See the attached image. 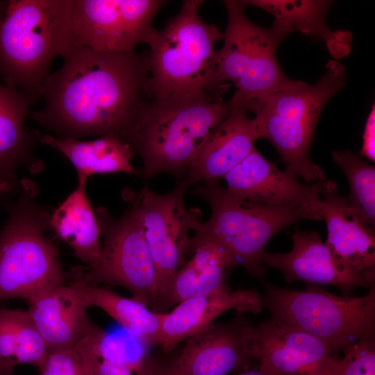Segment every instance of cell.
<instances>
[{
  "instance_id": "obj_2",
  "label": "cell",
  "mask_w": 375,
  "mask_h": 375,
  "mask_svg": "<svg viewBox=\"0 0 375 375\" xmlns=\"http://www.w3.org/2000/svg\"><path fill=\"white\" fill-rule=\"evenodd\" d=\"M201 0L183 1L179 12L161 30L155 29L145 57L147 99L203 97L223 101L230 85L216 76L215 44L223 33L199 14Z\"/></svg>"
},
{
  "instance_id": "obj_12",
  "label": "cell",
  "mask_w": 375,
  "mask_h": 375,
  "mask_svg": "<svg viewBox=\"0 0 375 375\" xmlns=\"http://www.w3.org/2000/svg\"><path fill=\"white\" fill-rule=\"evenodd\" d=\"M243 313L231 322L212 323L185 339L169 360L156 358L155 375H228L247 369L256 358V326Z\"/></svg>"
},
{
  "instance_id": "obj_6",
  "label": "cell",
  "mask_w": 375,
  "mask_h": 375,
  "mask_svg": "<svg viewBox=\"0 0 375 375\" xmlns=\"http://www.w3.org/2000/svg\"><path fill=\"white\" fill-rule=\"evenodd\" d=\"M17 191L0 232V303L12 299L28 303L69 278L57 249L45 235L51 215L37 201L38 188L31 180L22 178Z\"/></svg>"
},
{
  "instance_id": "obj_7",
  "label": "cell",
  "mask_w": 375,
  "mask_h": 375,
  "mask_svg": "<svg viewBox=\"0 0 375 375\" xmlns=\"http://www.w3.org/2000/svg\"><path fill=\"white\" fill-rule=\"evenodd\" d=\"M263 307L272 319L323 342L333 354L375 335V286L361 297L338 296L315 287L294 290L264 282Z\"/></svg>"
},
{
  "instance_id": "obj_14",
  "label": "cell",
  "mask_w": 375,
  "mask_h": 375,
  "mask_svg": "<svg viewBox=\"0 0 375 375\" xmlns=\"http://www.w3.org/2000/svg\"><path fill=\"white\" fill-rule=\"evenodd\" d=\"M222 178L228 194L235 199L289 210L321 209L325 181L302 183L254 148Z\"/></svg>"
},
{
  "instance_id": "obj_17",
  "label": "cell",
  "mask_w": 375,
  "mask_h": 375,
  "mask_svg": "<svg viewBox=\"0 0 375 375\" xmlns=\"http://www.w3.org/2000/svg\"><path fill=\"white\" fill-rule=\"evenodd\" d=\"M231 110L208 137L188 169L189 186L222 178L255 148L256 122L246 105L230 99Z\"/></svg>"
},
{
  "instance_id": "obj_32",
  "label": "cell",
  "mask_w": 375,
  "mask_h": 375,
  "mask_svg": "<svg viewBox=\"0 0 375 375\" xmlns=\"http://www.w3.org/2000/svg\"><path fill=\"white\" fill-rule=\"evenodd\" d=\"M236 375H273L260 367L253 369H244L243 372L238 373Z\"/></svg>"
},
{
  "instance_id": "obj_1",
  "label": "cell",
  "mask_w": 375,
  "mask_h": 375,
  "mask_svg": "<svg viewBox=\"0 0 375 375\" xmlns=\"http://www.w3.org/2000/svg\"><path fill=\"white\" fill-rule=\"evenodd\" d=\"M62 57V66L44 85L43 108L31 111V117L60 139L124 140L145 100V57L74 44Z\"/></svg>"
},
{
  "instance_id": "obj_26",
  "label": "cell",
  "mask_w": 375,
  "mask_h": 375,
  "mask_svg": "<svg viewBox=\"0 0 375 375\" xmlns=\"http://www.w3.org/2000/svg\"><path fill=\"white\" fill-rule=\"evenodd\" d=\"M69 280L77 283L88 308L103 310L147 347L157 345L164 312L153 311L133 297H124L108 288L87 285L71 275Z\"/></svg>"
},
{
  "instance_id": "obj_34",
  "label": "cell",
  "mask_w": 375,
  "mask_h": 375,
  "mask_svg": "<svg viewBox=\"0 0 375 375\" xmlns=\"http://www.w3.org/2000/svg\"><path fill=\"white\" fill-rule=\"evenodd\" d=\"M0 375H15V369L0 367Z\"/></svg>"
},
{
  "instance_id": "obj_13",
  "label": "cell",
  "mask_w": 375,
  "mask_h": 375,
  "mask_svg": "<svg viewBox=\"0 0 375 375\" xmlns=\"http://www.w3.org/2000/svg\"><path fill=\"white\" fill-rule=\"evenodd\" d=\"M227 11V25L223 33L222 48L217 51L216 76L223 85H235L241 77H255L280 68L276 50L290 33L278 22L269 28L251 22L243 1H223Z\"/></svg>"
},
{
  "instance_id": "obj_29",
  "label": "cell",
  "mask_w": 375,
  "mask_h": 375,
  "mask_svg": "<svg viewBox=\"0 0 375 375\" xmlns=\"http://www.w3.org/2000/svg\"><path fill=\"white\" fill-rule=\"evenodd\" d=\"M335 375H375L374 338L360 340L348 348L338 359Z\"/></svg>"
},
{
  "instance_id": "obj_9",
  "label": "cell",
  "mask_w": 375,
  "mask_h": 375,
  "mask_svg": "<svg viewBox=\"0 0 375 375\" xmlns=\"http://www.w3.org/2000/svg\"><path fill=\"white\" fill-rule=\"evenodd\" d=\"M94 211L104 237L100 258L92 267L74 268L72 275L87 285L122 286L152 308L158 297L156 272L135 210L131 206L119 218L104 208Z\"/></svg>"
},
{
  "instance_id": "obj_22",
  "label": "cell",
  "mask_w": 375,
  "mask_h": 375,
  "mask_svg": "<svg viewBox=\"0 0 375 375\" xmlns=\"http://www.w3.org/2000/svg\"><path fill=\"white\" fill-rule=\"evenodd\" d=\"M235 267L229 253L203 228L192 257L172 276L151 310L165 312L184 300L227 287V274Z\"/></svg>"
},
{
  "instance_id": "obj_21",
  "label": "cell",
  "mask_w": 375,
  "mask_h": 375,
  "mask_svg": "<svg viewBox=\"0 0 375 375\" xmlns=\"http://www.w3.org/2000/svg\"><path fill=\"white\" fill-rule=\"evenodd\" d=\"M322 220L327 228L325 243L344 262L374 283V230L364 224L338 194L334 181L326 180L321 193Z\"/></svg>"
},
{
  "instance_id": "obj_33",
  "label": "cell",
  "mask_w": 375,
  "mask_h": 375,
  "mask_svg": "<svg viewBox=\"0 0 375 375\" xmlns=\"http://www.w3.org/2000/svg\"><path fill=\"white\" fill-rule=\"evenodd\" d=\"M8 1H0V22L6 13Z\"/></svg>"
},
{
  "instance_id": "obj_5",
  "label": "cell",
  "mask_w": 375,
  "mask_h": 375,
  "mask_svg": "<svg viewBox=\"0 0 375 375\" xmlns=\"http://www.w3.org/2000/svg\"><path fill=\"white\" fill-rule=\"evenodd\" d=\"M326 67L314 84L299 81L294 87L244 103L253 114L259 138L274 147L287 172L310 184L326 180L309 150L324 106L346 83L342 65L332 60Z\"/></svg>"
},
{
  "instance_id": "obj_19",
  "label": "cell",
  "mask_w": 375,
  "mask_h": 375,
  "mask_svg": "<svg viewBox=\"0 0 375 375\" xmlns=\"http://www.w3.org/2000/svg\"><path fill=\"white\" fill-rule=\"evenodd\" d=\"M31 299L27 309L49 352L76 347L92 322L76 282L69 280Z\"/></svg>"
},
{
  "instance_id": "obj_30",
  "label": "cell",
  "mask_w": 375,
  "mask_h": 375,
  "mask_svg": "<svg viewBox=\"0 0 375 375\" xmlns=\"http://www.w3.org/2000/svg\"><path fill=\"white\" fill-rule=\"evenodd\" d=\"M39 375H88L77 347L49 352Z\"/></svg>"
},
{
  "instance_id": "obj_28",
  "label": "cell",
  "mask_w": 375,
  "mask_h": 375,
  "mask_svg": "<svg viewBox=\"0 0 375 375\" xmlns=\"http://www.w3.org/2000/svg\"><path fill=\"white\" fill-rule=\"evenodd\" d=\"M332 158L349 184L348 202L360 220L374 230L375 168L349 150L333 151Z\"/></svg>"
},
{
  "instance_id": "obj_16",
  "label": "cell",
  "mask_w": 375,
  "mask_h": 375,
  "mask_svg": "<svg viewBox=\"0 0 375 375\" xmlns=\"http://www.w3.org/2000/svg\"><path fill=\"white\" fill-rule=\"evenodd\" d=\"M290 251L265 252L262 263L279 269L288 283L301 281L308 284L329 285L348 294L356 288L370 290L374 283L340 259L320 238L318 233L294 229Z\"/></svg>"
},
{
  "instance_id": "obj_27",
  "label": "cell",
  "mask_w": 375,
  "mask_h": 375,
  "mask_svg": "<svg viewBox=\"0 0 375 375\" xmlns=\"http://www.w3.org/2000/svg\"><path fill=\"white\" fill-rule=\"evenodd\" d=\"M48 353L27 310L0 308V367L29 364L38 369Z\"/></svg>"
},
{
  "instance_id": "obj_25",
  "label": "cell",
  "mask_w": 375,
  "mask_h": 375,
  "mask_svg": "<svg viewBox=\"0 0 375 375\" xmlns=\"http://www.w3.org/2000/svg\"><path fill=\"white\" fill-rule=\"evenodd\" d=\"M248 6L262 8L274 16L289 33L299 31L308 36L322 40L336 58L347 55L351 50V35L347 31H332L326 15L330 1H243Z\"/></svg>"
},
{
  "instance_id": "obj_4",
  "label": "cell",
  "mask_w": 375,
  "mask_h": 375,
  "mask_svg": "<svg viewBox=\"0 0 375 375\" xmlns=\"http://www.w3.org/2000/svg\"><path fill=\"white\" fill-rule=\"evenodd\" d=\"M231 110L230 99H147L124 141L142 158L145 179L181 174Z\"/></svg>"
},
{
  "instance_id": "obj_31",
  "label": "cell",
  "mask_w": 375,
  "mask_h": 375,
  "mask_svg": "<svg viewBox=\"0 0 375 375\" xmlns=\"http://www.w3.org/2000/svg\"><path fill=\"white\" fill-rule=\"evenodd\" d=\"M360 156L371 161L375 160V107L373 104L367 117L364 133L362 136V145L360 152Z\"/></svg>"
},
{
  "instance_id": "obj_3",
  "label": "cell",
  "mask_w": 375,
  "mask_h": 375,
  "mask_svg": "<svg viewBox=\"0 0 375 375\" xmlns=\"http://www.w3.org/2000/svg\"><path fill=\"white\" fill-rule=\"evenodd\" d=\"M73 0H10L0 22V77L31 105L42 98L53 60L72 44Z\"/></svg>"
},
{
  "instance_id": "obj_18",
  "label": "cell",
  "mask_w": 375,
  "mask_h": 375,
  "mask_svg": "<svg viewBox=\"0 0 375 375\" xmlns=\"http://www.w3.org/2000/svg\"><path fill=\"white\" fill-rule=\"evenodd\" d=\"M263 308L262 294L256 290H232L228 286L184 300L172 310L164 312L157 345L169 353L180 342L205 328L226 311L256 314Z\"/></svg>"
},
{
  "instance_id": "obj_11",
  "label": "cell",
  "mask_w": 375,
  "mask_h": 375,
  "mask_svg": "<svg viewBox=\"0 0 375 375\" xmlns=\"http://www.w3.org/2000/svg\"><path fill=\"white\" fill-rule=\"evenodd\" d=\"M162 0H73L72 44L97 51L131 52L148 44Z\"/></svg>"
},
{
  "instance_id": "obj_10",
  "label": "cell",
  "mask_w": 375,
  "mask_h": 375,
  "mask_svg": "<svg viewBox=\"0 0 375 375\" xmlns=\"http://www.w3.org/2000/svg\"><path fill=\"white\" fill-rule=\"evenodd\" d=\"M188 187L185 180L171 192L160 194L145 186L136 196L128 197L142 223L155 265L157 299L187 261V256L192 253L203 231L201 211L185 206L184 196Z\"/></svg>"
},
{
  "instance_id": "obj_24",
  "label": "cell",
  "mask_w": 375,
  "mask_h": 375,
  "mask_svg": "<svg viewBox=\"0 0 375 375\" xmlns=\"http://www.w3.org/2000/svg\"><path fill=\"white\" fill-rule=\"evenodd\" d=\"M85 188L86 185L78 184L50 216L49 225L72 248L75 256L90 267L101 256V231Z\"/></svg>"
},
{
  "instance_id": "obj_8",
  "label": "cell",
  "mask_w": 375,
  "mask_h": 375,
  "mask_svg": "<svg viewBox=\"0 0 375 375\" xmlns=\"http://www.w3.org/2000/svg\"><path fill=\"white\" fill-rule=\"evenodd\" d=\"M217 181L202 182L192 191L211 208L204 232L229 253L236 266L260 280H265V249L275 234L299 220H322L321 209L289 210L238 200Z\"/></svg>"
},
{
  "instance_id": "obj_20",
  "label": "cell",
  "mask_w": 375,
  "mask_h": 375,
  "mask_svg": "<svg viewBox=\"0 0 375 375\" xmlns=\"http://www.w3.org/2000/svg\"><path fill=\"white\" fill-rule=\"evenodd\" d=\"M31 103L15 88L0 83V194L17 191L20 181L17 172L22 166L38 172L43 167L34 151L39 142L38 131L24 124L30 115Z\"/></svg>"
},
{
  "instance_id": "obj_23",
  "label": "cell",
  "mask_w": 375,
  "mask_h": 375,
  "mask_svg": "<svg viewBox=\"0 0 375 375\" xmlns=\"http://www.w3.org/2000/svg\"><path fill=\"white\" fill-rule=\"evenodd\" d=\"M38 139L71 162L77 172L78 184L86 185L88 178L95 174L135 173L131 162L135 154L121 138L105 135L93 140L60 139L38 131Z\"/></svg>"
},
{
  "instance_id": "obj_15",
  "label": "cell",
  "mask_w": 375,
  "mask_h": 375,
  "mask_svg": "<svg viewBox=\"0 0 375 375\" xmlns=\"http://www.w3.org/2000/svg\"><path fill=\"white\" fill-rule=\"evenodd\" d=\"M259 367L273 375H335L338 358L318 338L269 318L256 326Z\"/></svg>"
}]
</instances>
